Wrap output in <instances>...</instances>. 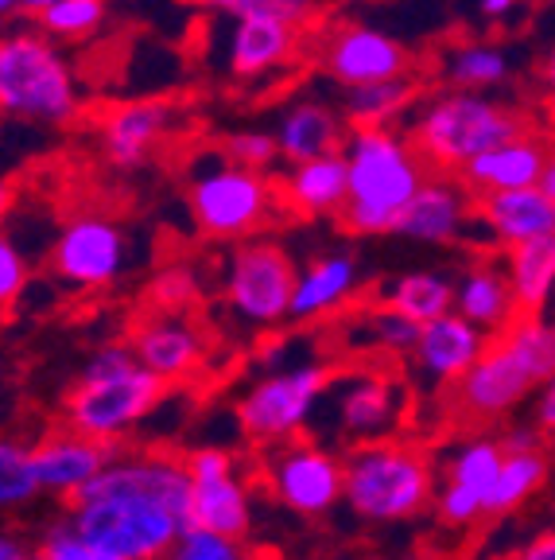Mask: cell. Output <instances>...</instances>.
I'll use <instances>...</instances> for the list:
<instances>
[{"label": "cell", "instance_id": "36", "mask_svg": "<svg viewBox=\"0 0 555 560\" xmlns=\"http://www.w3.org/2000/svg\"><path fill=\"white\" fill-rule=\"evenodd\" d=\"M144 296H147V307H152V312H191V307L202 300V277L194 265L172 261V265H164V269L152 272Z\"/></svg>", "mask_w": 555, "mask_h": 560}, {"label": "cell", "instance_id": "30", "mask_svg": "<svg viewBox=\"0 0 555 560\" xmlns=\"http://www.w3.org/2000/svg\"><path fill=\"white\" fill-rule=\"evenodd\" d=\"M435 70H439L442 86L489 94V90L509 82L512 55L494 39H462V44H451L435 59Z\"/></svg>", "mask_w": 555, "mask_h": 560}, {"label": "cell", "instance_id": "13", "mask_svg": "<svg viewBox=\"0 0 555 560\" xmlns=\"http://www.w3.org/2000/svg\"><path fill=\"white\" fill-rule=\"evenodd\" d=\"M132 265V237L121 222L105 219L97 210H82L59 226L51 237L47 269L70 292L114 289Z\"/></svg>", "mask_w": 555, "mask_h": 560}, {"label": "cell", "instance_id": "1", "mask_svg": "<svg viewBox=\"0 0 555 560\" xmlns=\"http://www.w3.org/2000/svg\"><path fill=\"white\" fill-rule=\"evenodd\" d=\"M187 455L121 447L67 514L90 545L117 560H164L191 529Z\"/></svg>", "mask_w": 555, "mask_h": 560}, {"label": "cell", "instance_id": "46", "mask_svg": "<svg viewBox=\"0 0 555 560\" xmlns=\"http://www.w3.org/2000/svg\"><path fill=\"white\" fill-rule=\"evenodd\" d=\"M51 4H59V0H0V12H4V16H16V12L39 16V12H47Z\"/></svg>", "mask_w": 555, "mask_h": 560}, {"label": "cell", "instance_id": "3", "mask_svg": "<svg viewBox=\"0 0 555 560\" xmlns=\"http://www.w3.org/2000/svg\"><path fill=\"white\" fill-rule=\"evenodd\" d=\"M342 156L350 164V199L339 214L342 230L354 237L397 234L400 214L432 175L409 129H354Z\"/></svg>", "mask_w": 555, "mask_h": 560}, {"label": "cell", "instance_id": "22", "mask_svg": "<svg viewBox=\"0 0 555 560\" xmlns=\"http://www.w3.org/2000/svg\"><path fill=\"white\" fill-rule=\"evenodd\" d=\"M35 447V471H39V487H44L47 499L59 502H79L82 490L97 479V475L109 467L121 447H105L97 440H86L79 432H70L67 424L55 432H47Z\"/></svg>", "mask_w": 555, "mask_h": 560}, {"label": "cell", "instance_id": "29", "mask_svg": "<svg viewBox=\"0 0 555 560\" xmlns=\"http://www.w3.org/2000/svg\"><path fill=\"white\" fill-rule=\"evenodd\" d=\"M420 102H424V79L404 74V79L374 82V86L342 90L339 105L350 129H400V121H412Z\"/></svg>", "mask_w": 555, "mask_h": 560}, {"label": "cell", "instance_id": "37", "mask_svg": "<svg viewBox=\"0 0 555 560\" xmlns=\"http://www.w3.org/2000/svg\"><path fill=\"white\" fill-rule=\"evenodd\" d=\"M32 541H35L39 560H117V557H109V552L97 549V545H90L86 537L79 534V525L70 522V514L39 522Z\"/></svg>", "mask_w": 555, "mask_h": 560}, {"label": "cell", "instance_id": "18", "mask_svg": "<svg viewBox=\"0 0 555 560\" xmlns=\"http://www.w3.org/2000/svg\"><path fill=\"white\" fill-rule=\"evenodd\" d=\"M129 347L140 366L156 374L167 389L194 382L210 354L206 331L191 312H147L132 324Z\"/></svg>", "mask_w": 555, "mask_h": 560}, {"label": "cell", "instance_id": "51", "mask_svg": "<svg viewBox=\"0 0 555 560\" xmlns=\"http://www.w3.org/2000/svg\"><path fill=\"white\" fill-rule=\"evenodd\" d=\"M540 4H555V0H540Z\"/></svg>", "mask_w": 555, "mask_h": 560}, {"label": "cell", "instance_id": "43", "mask_svg": "<svg viewBox=\"0 0 555 560\" xmlns=\"http://www.w3.org/2000/svg\"><path fill=\"white\" fill-rule=\"evenodd\" d=\"M532 424H536V432L544 440H555V374L532 397Z\"/></svg>", "mask_w": 555, "mask_h": 560}, {"label": "cell", "instance_id": "31", "mask_svg": "<svg viewBox=\"0 0 555 560\" xmlns=\"http://www.w3.org/2000/svg\"><path fill=\"white\" fill-rule=\"evenodd\" d=\"M505 272H509L521 315H547V304L555 300V234L509 249Z\"/></svg>", "mask_w": 555, "mask_h": 560}, {"label": "cell", "instance_id": "15", "mask_svg": "<svg viewBox=\"0 0 555 560\" xmlns=\"http://www.w3.org/2000/svg\"><path fill=\"white\" fill-rule=\"evenodd\" d=\"M501 464H505L501 436L474 432V436L459 440L439 467L435 517H439L447 529H474L477 522H486Z\"/></svg>", "mask_w": 555, "mask_h": 560}, {"label": "cell", "instance_id": "21", "mask_svg": "<svg viewBox=\"0 0 555 560\" xmlns=\"http://www.w3.org/2000/svg\"><path fill=\"white\" fill-rule=\"evenodd\" d=\"M494 335H486L482 327H474L470 319H462L459 312L442 315L435 324H427L420 331V342L412 350V370L424 385L432 389H447L451 394L454 385L470 374V370L482 362V354L489 350Z\"/></svg>", "mask_w": 555, "mask_h": 560}, {"label": "cell", "instance_id": "44", "mask_svg": "<svg viewBox=\"0 0 555 560\" xmlns=\"http://www.w3.org/2000/svg\"><path fill=\"white\" fill-rule=\"evenodd\" d=\"M505 560H555V529H544L532 541H524L521 549H512Z\"/></svg>", "mask_w": 555, "mask_h": 560}, {"label": "cell", "instance_id": "8", "mask_svg": "<svg viewBox=\"0 0 555 560\" xmlns=\"http://www.w3.org/2000/svg\"><path fill=\"white\" fill-rule=\"evenodd\" d=\"M187 207L202 237L241 245L276 219L284 199L272 175L249 172L222 156V149H210L187 172Z\"/></svg>", "mask_w": 555, "mask_h": 560}, {"label": "cell", "instance_id": "7", "mask_svg": "<svg viewBox=\"0 0 555 560\" xmlns=\"http://www.w3.org/2000/svg\"><path fill=\"white\" fill-rule=\"evenodd\" d=\"M0 109L27 125H67L82 114L79 74L39 27H12L0 44Z\"/></svg>", "mask_w": 555, "mask_h": 560}, {"label": "cell", "instance_id": "17", "mask_svg": "<svg viewBox=\"0 0 555 560\" xmlns=\"http://www.w3.org/2000/svg\"><path fill=\"white\" fill-rule=\"evenodd\" d=\"M307 55V27L287 24L276 16H249V20H226L217 62L229 79L257 82L276 79L287 67Z\"/></svg>", "mask_w": 555, "mask_h": 560}, {"label": "cell", "instance_id": "11", "mask_svg": "<svg viewBox=\"0 0 555 560\" xmlns=\"http://www.w3.org/2000/svg\"><path fill=\"white\" fill-rule=\"evenodd\" d=\"M261 487L292 510L295 517H327L334 506L346 499V464L342 452L319 444L311 436L287 440L276 447H261Z\"/></svg>", "mask_w": 555, "mask_h": 560}, {"label": "cell", "instance_id": "14", "mask_svg": "<svg viewBox=\"0 0 555 560\" xmlns=\"http://www.w3.org/2000/svg\"><path fill=\"white\" fill-rule=\"evenodd\" d=\"M404 409H409V401H404V385L397 377L357 366L346 370V374H334L319 412H327L330 424H334V436L350 452V447L389 440Z\"/></svg>", "mask_w": 555, "mask_h": 560}, {"label": "cell", "instance_id": "12", "mask_svg": "<svg viewBox=\"0 0 555 560\" xmlns=\"http://www.w3.org/2000/svg\"><path fill=\"white\" fill-rule=\"evenodd\" d=\"M307 59H315V67L342 90L416 74L409 47L400 44L397 35L365 24V20H327V24H319V32L307 35Z\"/></svg>", "mask_w": 555, "mask_h": 560}, {"label": "cell", "instance_id": "5", "mask_svg": "<svg viewBox=\"0 0 555 560\" xmlns=\"http://www.w3.org/2000/svg\"><path fill=\"white\" fill-rule=\"evenodd\" d=\"M529 129V117L512 102L451 86L424 94L409 121V137L435 175H462L477 156L501 149L505 140Z\"/></svg>", "mask_w": 555, "mask_h": 560}, {"label": "cell", "instance_id": "26", "mask_svg": "<svg viewBox=\"0 0 555 560\" xmlns=\"http://www.w3.org/2000/svg\"><path fill=\"white\" fill-rule=\"evenodd\" d=\"M454 312L474 327H482L486 335H494V339L509 331L521 319V304L512 296L505 261H494V257L470 261L454 280Z\"/></svg>", "mask_w": 555, "mask_h": 560}, {"label": "cell", "instance_id": "35", "mask_svg": "<svg viewBox=\"0 0 555 560\" xmlns=\"http://www.w3.org/2000/svg\"><path fill=\"white\" fill-rule=\"evenodd\" d=\"M105 16H109V0H59L35 16V27L51 35L55 44H82L102 32Z\"/></svg>", "mask_w": 555, "mask_h": 560}, {"label": "cell", "instance_id": "42", "mask_svg": "<svg viewBox=\"0 0 555 560\" xmlns=\"http://www.w3.org/2000/svg\"><path fill=\"white\" fill-rule=\"evenodd\" d=\"M27 284H32V261L16 245V237H4L0 242V304L4 312H12L24 300Z\"/></svg>", "mask_w": 555, "mask_h": 560}, {"label": "cell", "instance_id": "19", "mask_svg": "<svg viewBox=\"0 0 555 560\" xmlns=\"http://www.w3.org/2000/svg\"><path fill=\"white\" fill-rule=\"evenodd\" d=\"M175 125V109L160 97H132V102L109 105L97 117V149L105 164L117 172H137L167 140Z\"/></svg>", "mask_w": 555, "mask_h": 560}, {"label": "cell", "instance_id": "2", "mask_svg": "<svg viewBox=\"0 0 555 560\" xmlns=\"http://www.w3.org/2000/svg\"><path fill=\"white\" fill-rule=\"evenodd\" d=\"M555 374V319L521 315L501 331L474 370L451 389V409L459 424L486 432L509 420L524 401L540 394V385Z\"/></svg>", "mask_w": 555, "mask_h": 560}, {"label": "cell", "instance_id": "4", "mask_svg": "<svg viewBox=\"0 0 555 560\" xmlns=\"http://www.w3.org/2000/svg\"><path fill=\"white\" fill-rule=\"evenodd\" d=\"M167 385L137 362L129 342H105L79 370L62 397V424L105 447H121L164 401Z\"/></svg>", "mask_w": 555, "mask_h": 560}, {"label": "cell", "instance_id": "20", "mask_svg": "<svg viewBox=\"0 0 555 560\" xmlns=\"http://www.w3.org/2000/svg\"><path fill=\"white\" fill-rule=\"evenodd\" d=\"M477 230V195L462 184L459 175H427L409 210L400 214L397 234L424 245H454L467 242Z\"/></svg>", "mask_w": 555, "mask_h": 560}, {"label": "cell", "instance_id": "16", "mask_svg": "<svg viewBox=\"0 0 555 560\" xmlns=\"http://www.w3.org/2000/svg\"><path fill=\"white\" fill-rule=\"evenodd\" d=\"M187 471H191V525L210 534L249 541L252 534V487L245 475H237V459L222 447H194L187 452Z\"/></svg>", "mask_w": 555, "mask_h": 560}, {"label": "cell", "instance_id": "47", "mask_svg": "<svg viewBox=\"0 0 555 560\" xmlns=\"http://www.w3.org/2000/svg\"><path fill=\"white\" fill-rule=\"evenodd\" d=\"M517 4H521V0H477V9H482L486 20H509L512 12H517Z\"/></svg>", "mask_w": 555, "mask_h": 560}, {"label": "cell", "instance_id": "33", "mask_svg": "<svg viewBox=\"0 0 555 560\" xmlns=\"http://www.w3.org/2000/svg\"><path fill=\"white\" fill-rule=\"evenodd\" d=\"M547 479H552V464H547L544 447H532V452H505L494 499H489V517H509L521 506H529L540 490L547 487Z\"/></svg>", "mask_w": 555, "mask_h": 560}, {"label": "cell", "instance_id": "38", "mask_svg": "<svg viewBox=\"0 0 555 560\" xmlns=\"http://www.w3.org/2000/svg\"><path fill=\"white\" fill-rule=\"evenodd\" d=\"M191 4L222 20L276 16L299 27H311V16H315V0H191Z\"/></svg>", "mask_w": 555, "mask_h": 560}, {"label": "cell", "instance_id": "32", "mask_svg": "<svg viewBox=\"0 0 555 560\" xmlns=\"http://www.w3.org/2000/svg\"><path fill=\"white\" fill-rule=\"evenodd\" d=\"M381 304L409 315L412 324L427 327L454 312V280L439 269H412L392 280V284H385Z\"/></svg>", "mask_w": 555, "mask_h": 560}, {"label": "cell", "instance_id": "28", "mask_svg": "<svg viewBox=\"0 0 555 560\" xmlns=\"http://www.w3.org/2000/svg\"><path fill=\"white\" fill-rule=\"evenodd\" d=\"M280 199L299 219H330L342 214L350 199V164L346 156H322L307 164H287L276 179Z\"/></svg>", "mask_w": 555, "mask_h": 560}, {"label": "cell", "instance_id": "6", "mask_svg": "<svg viewBox=\"0 0 555 560\" xmlns=\"http://www.w3.org/2000/svg\"><path fill=\"white\" fill-rule=\"evenodd\" d=\"M346 464V499L342 506L369 525L412 522L435 510L439 494V464L424 444L404 436L377 440L342 452Z\"/></svg>", "mask_w": 555, "mask_h": 560}, {"label": "cell", "instance_id": "9", "mask_svg": "<svg viewBox=\"0 0 555 560\" xmlns=\"http://www.w3.org/2000/svg\"><path fill=\"white\" fill-rule=\"evenodd\" d=\"M217 277H222L226 307L245 327H252V331H276L280 324H292L299 265L292 261V254L280 242L249 237L241 245H229Z\"/></svg>", "mask_w": 555, "mask_h": 560}, {"label": "cell", "instance_id": "39", "mask_svg": "<svg viewBox=\"0 0 555 560\" xmlns=\"http://www.w3.org/2000/svg\"><path fill=\"white\" fill-rule=\"evenodd\" d=\"M362 319H365V327H369V342H374L377 350L397 354V359H412V350H416L424 327L412 324L409 315L392 312V307H385V304H374Z\"/></svg>", "mask_w": 555, "mask_h": 560}, {"label": "cell", "instance_id": "10", "mask_svg": "<svg viewBox=\"0 0 555 560\" xmlns=\"http://www.w3.org/2000/svg\"><path fill=\"white\" fill-rule=\"evenodd\" d=\"M334 370L322 362H295L284 370H269L249 385L237 401V424L245 440L257 447H276L299 440L319 417Z\"/></svg>", "mask_w": 555, "mask_h": 560}, {"label": "cell", "instance_id": "23", "mask_svg": "<svg viewBox=\"0 0 555 560\" xmlns=\"http://www.w3.org/2000/svg\"><path fill=\"white\" fill-rule=\"evenodd\" d=\"M272 132H276L284 164H307V160L339 156L354 129H350V121L342 117V105L299 94L276 114Z\"/></svg>", "mask_w": 555, "mask_h": 560}, {"label": "cell", "instance_id": "50", "mask_svg": "<svg viewBox=\"0 0 555 560\" xmlns=\"http://www.w3.org/2000/svg\"><path fill=\"white\" fill-rule=\"evenodd\" d=\"M374 560H404V557H374Z\"/></svg>", "mask_w": 555, "mask_h": 560}, {"label": "cell", "instance_id": "49", "mask_svg": "<svg viewBox=\"0 0 555 560\" xmlns=\"http://www.w3.org/2000/svg\"><path fill=\"white\" fill-rule=\"evenodd\" d=\"M540 187H544V195H552V199H555V144H552V156H547V167H544V179H540Z\"/></svg>", "mask_w": 555, "mask_h": 560}, {"label": "cell", "instance_id": "48", "mask_svg": "<svg viewBox=\"0 0 555 560\" xmlns=\"http://www.w3.org/2000/svg\"><path fill=\"white\" fill-rule=\"evenodd\" d=\"M540 82H544L547 97H555V47H552V51H547L544 67H540Z\"/></svg>", "mask_w": 555, "mask_h": 560}, {"label": "cell", "instance_id": "27", "mask_svg": "<svg viewBox=\"0 0 555 560\" xmlns=\"http://www.w3.org/2000/svg\"><path fill=\"white\" fill-rule=\"evenodd\" d=\"M362 289V265L354 254H319L299 269V284H295L292 300V324H319L339 315L350 300Z\"/></svg>", "mask_w": 555, "mask_h": 560}, {"label": "cell", "instance_id": "40", "mask_svg": "<svg viewBox=\"0 0 555 560\" xmlns=\"http://www.w3.org/2000/svg\"><path fill=\"white\" fill-rule=\"evenodd\" d=\"M222 156L234 160V164L249 167V172H264L280 164V144L272 129H234L226 140H222Z\"/></svg>", "mask_w": 555, "mask_h": 560}, {"label": "cell", "instance_id": "24", "mask_svg": "<svg viewBox=\"0 0 555 560\" xmlns=\"http://www.w3.org/2000/svg\"><path fill=\"white\" fill-rule=\"evenodd\" d=\"M477 234L486 242L501 245L505 254L517 245L540 242L555 234V199L544 187H524V191H497L477 199Z\"/></svg>", "mask_w": 555, "mask_h": 560}, {"label": "cell", "instance_id": "41", "mask_svg": "<svg viewBox=\"0 0 555 560\" xmlns=\"http://www.w3.org/2000/svg\"><path fill=\"white\" fill-rule=\"evenodd\" d=\"M164 560H257V557H252V549L245 541H234V537L210 534V529L191 525Z\"/></svg>", "mask_w": 555, "mask_h": 560}, {"label": "cell", "instance_id": "45", "mask_svg": "<svg viewBox=\"0 0 555 560\" xmlns=\"http://www.w3.org/2000/svg\"><path fill=\"white\" fill-rule=\"evenodd\" d=\"M0 560H39L35 552V541L20 529H9V534L0 537Z\"/></svg>", "mask_w": 555, "mask_h": 560}, {"label": "cell", "instance_id": "34", "mask_svg": "<svg viewBox=\"0 0 555 560\" xmlns=\"http://www.w3.org/2000/svg\"><path fill=\"white\" fill-rule=\"evenodd\" d=\"M35 499H44L39 471H35V447L9 436L0 444V506L16 514V510L32 506Z\"/></svg>", "mask_w": 555, "mask_h": 560}, {"label": "cell", "instance_id": "25", "mask_svg": "<svg viewBox=\"0 0 555 560\" xmlns=\"http://www.w3.org/2000/svg\"><path fill=\"white\" fill-rule=\"evenodd\" d=\"M547 156H552V140L540 129H529V132H521V137L505 140L501 149L477 156L459 179L477 199H482V195H497V191H524V187H540Z\"/></svg>", "mask_w": 555, "mask_h": 560}]
</instances>
